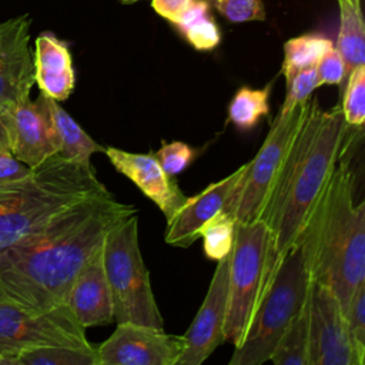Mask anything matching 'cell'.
I'll return each instance as SVG.
<instances>
[{"label": "cell", "instance_id": "cell-7", "mask_svg": "<svg viewBox=\"0 0 365 365\" xmlns=\"http://www.w3.org/2000/svg\"><path fill=\"white\" fill-rule=\"evenodd\" d=\"M271 234L259 218L237 221L228 272L225 342L240 345L271 281Z\"/></svg>", "mask_w": 365, "mask_h": 365}, {"label": "cell", "instance_id": "cell-17", "mask_svg": "<svg viewBox=\"0 0 365 365\" xmlns=\"http://www.w3.org/2000/svg\"><path fill=\"white\" fill-rule=\"evenodd\" d=\"M66 305L84 328L114 322L111 291L103 267L101 248L74 278Z\"/></svg>", "mask_w": 365, "mask_h": 365}, {"label": "cell", "instance_id": "cell-28", "mask_svg": "<svg viewBox=\"0 0 365 365\" xmlns=\"http://www.w3.org/2000/svg\"><path fill=\"white\" fill-rule=\"evenodd\" d=\"M349 341L358 365L365 362V282L356 287L345 307Z\"/></svg>", "mask_w": 365, "mask_h": 365}, {"label": "cell", "instance_id": "cell-16", "mask_svg": "<svg viewBox=\"0 0 365 365\" xmlns=\"http://www.w3.org/2000/svg\"><path fill=\"white\" fill-rule=\"evenodd\" d=\"M245 164L222 180L207 185L197 195L187 198L180 210L167 221L164 240L178 248H188L200 238L201 227L215 214L224 210L225 200L235 187Z\"/></svg>", "mask_w": 365, "mask_h": 365}, {"label": "cell", "instance_id": "cell-34", "mask_svg": "<svg viewBox=\"0 0 365 365\" xmlns=\"http://www.w3.org/2000/svg\"><path fill=\"white\" fill-rule=\"evenodd\" d=\"M29 171L30 168L17 161L13 155L0 153V181L23 177Z\"/></svg>", "mask_w": 365, "mask_h": 365}, {"label": "cell", "instance_id": "cell-29", "mask_svg": "<svg viewBox=\"0 0 365 365\" xmlns=\"http://www.w3.org/2000/svg\"><path fill=\"white\" fill-rule=\"evenodd\" d=\"M285 83H287V96L278 111L282 114L289 113L298 104H302L304 101H307L311 97L312 91L317 87H319L315 67H308V68L295 71L292 76H289L285 80Z\"/></svg>", "mask_w": 365, "mask_h": 365}, {"label": "cell", "instance_id": "cell-31", "mask_svg": "<svg viewBox=\"0 0 365 365\" xmlns=\"http://www.w3.org/2000/svg\"><path fill=\"white\" fill-rule=\"evenodd\" d=\"M155 157L160 161L163 170L168 175L175 177L194 161L195 150L182 141L163 143L155 153Z\"/></svg>", "mask_w": 365, "mask_h": 365}, {"label": "cell", "instance_id": "cell-23", "mask_svg": "<svg viewBox=\"0 0 365 365\" xmlns=\"http://www.w3.org/2000/svg\"><path fill=\"white\" fill-rule=\"evenodd\" d=\"M272 83L264 88L241 87L228 104V120L240 131L252 130L261 117L269 113V93Z\"/></svg>", "mask_w": 365, "mask_h": 365}, {"label": "cell", "instance_id": "cell-14", "mask_svg": "<svg viewBox=\"0 0 365 365\" xmlns=\"http://www.w3.org/2000/svg\"><path fill=\"white\" fill-rule=\"evenodd\" d=\"M34 86V63L30 48L27 14L0 24V110L30 98Z\"/></svg>", "mask_w": 365, "mask_h": 365}, {"label": "cell", "instance_id": "cell-32", "mask_svg": "<svg viewBox=\"0 0 365 365\" xmlns=\"http://www.w3.org/2000/svg\"><path fill=\"white\" fill-rule=\"evenodd\" d=\"M315 68L318 76V86H324V84L341 86L348 76L345 61L339 54V51L335 48V46L329 48L319 58Z\"/></svg>", "mask_w": 365, "mask_h": 365}, {"label": "cell", "instance_id": "cell-6", "mask_svg": "<svg viewBox=\"0 0 365 365\" xmlns=\"http://www.w3.org/2000/svg\"><path fill=\"white\" fill-rule=\"evenodd\" d=\"M103 267L111 291L114 321L164 329L150 272L138 242V217L133 214L115 224L101 245Z\"/></svg>", "mask_w": 365, "mask_h": 365}, {"label": "cell", "instance_id": "cell-25", "mask_svg": "<svg viewBox=\"0 0 365 365\" xmlns=\"http://www.w3.org/2000/svg\"><path fill=\"white\" fill-rule=\"evenodd\" d=\"M16 365H97L96 349L50 345L37 346L17 355Z\"/></svg>", "mask_w": 365, "mask_h": 365}, {"label": "cell", "instance_id": "cell-24", "mask_svg": "<svg viewBox=\"0 0 365 365\" xmlns=\"http://www.w3.org/2000/svg\"><path fill=\"white\" fill-rule=\"evenodd\" d=\"M332 47V40L318 33L289 38L284 44L282 74L285 80L298 70L315 67L319 58Z\"/></svg>", "mask_w": 365, "mask_h": 365}, {"label": "cell", "instance_id": "cell-1", "mask_svg": "<svg viewBox=\"0 0 365 365\" xmlns=\"http://www.w3.org/2000/svg\"><path fill=\"white\" fill-rule=\"evenodd\" d=\"M137 214L110 191L84 198L0 252V304L41 312L64 305L107 232Z\"/></svg>", "mask_w": 365, "mask_h": 365}, {"label": "cell", "instance_id": "cell-35", "mask_svg": "<svg viewBox=\"0 0 365 365\" xmlns=\"http://www.w3.org/2000/svg\"><path fill=\"white\" fill-rule=\"evenodd\" d=\"M0 151L4 154H10V141H9V133L4 121V114L0 110Z\"/></svg>", "mask_w": 365, "mask_h": 365}, {"label": "cell", "instance_id": "cell-8", "mask_svg": "<svg viewBox=\"0 0 365 365\" xmlns=\"http://www.w3.org/2000/svg\"><path fill=\"white\" fill-rule=\"evenodd\" d=\"M309 98L289 113H278L257 155L245 163L244 171L222 210L231 214L235 221L258 218L274 177L308 113Z\"/></svg>", "mask_w": 365, "mask_h": 365}, {"label": "cell", "instance_id": "cell-4", "mask_svg": "<svg viewBox=\"0 0 365 365\" xmlns=\"http://www.w3.org/2000/svg\"><path fill=\"white\" fill-rule=\"evenodd\" d=\"M107 191L93 167L58 154L23 177L0 181V252L76 202Z\"/></svg>", "mask_w": 365, "mask_h": 365}, {"label": "cell", "instance_id": "cell-22", "mask_svg": "<svg viewBox=\"0 0 365 365\" xmlns=\"http://www.w3.org/2000/svg\"><path fill=\"white\" fill-rule=\"evenodd\" d=\"M269 361L275 365H309L308 298L282 332Z\"/></svg>", "mask_w": 365, "mask_h": 365}, {"label": "cell", "instance_id": "cell-30", "mask_svg": "<svg viewBox=\"0 0 365 365\" xmlns=\"http://www.w3.org/2000/svg\"><path fill=\"white\" fill-rule=\"evenodd\" d=\"M222 17L231 23L257 21L265 19L262 0H207Z\"/></svg>", "mask_w": 365, "mask_h": 365}, {"label": "cell", "instance_id": "cell-18", "mask_svg": "<svg viewBox=\"0 0 365 365\" xmlns=\"http://www.w3.org/2000/svg\"><path fill=\"white\" fill-rule=\"evenodd\" d=\"M34 83L41 94L56 100H67L76 86L73 57L66 41L50 31L37 36L33 51Z\"/></svg>", "mask_w": 365, "mask_h": 365}, {"label": "cell", "instance_id": "cell-27", "mask_svg": "<svg viewBox=\"0 0 365 365\" xmlns=\"http://www.w3.org/2000/svg\"><path fill=\"white\" fill-rule=\"evenodd\" d=\"M345 80L342 115L348 125L361 128L365 121V64L352 68Z\"/></svg>", "mask_w": 365, "mask_h": 365}, {"label": "cell", "instance_id": "cell-10", "mask_svg": "<svg viewBox=\"0 0 365 365\" xmlns=\"http://www.w3.org/2000/svg\"><path fill=\"white\" fill-rule=\"evenodd\" d=\"M309 365H358L345 312L332 289L309 281Z\"/></svg>", "mask_w": 365, "mask_h": 365}, {"label": "cell", "instance_id": "cell-20", "mask_svg": "<svg viewBox=\"0 0 365 365\" xmlns=\"http://www.w3.org/2000/svg\"><path fill=\"white\" fill-rule=\"evenodd\" d=\"M339 30L335 48L342 56L346 73L365 64V24L359 0H338Z\"/></svg>", "mask_w": 365, "mask_h": 365}, {"label": "cell", "instance_id": "cell-19", "mask_svg": "<svg viewBox=\"0 0 365 365\" xmlns=\"http://www.w3.org/2000/svg\"><path fill=\"white\" fill-rule=\"evenodd\" d=\"M46 100L58 140V155L84 167H93L90 161L91 155L104 151V147L97 144L58 101L47 96Z\"/></svg>", "mask_w": 365, "mask_h": 365}, {"label": "cell", "instance_id": "cell-2", "mask_svg": "<svg viewBox=\"0 0 365 365\" xmlns=\"http://www.w3.org/2000/svg\"><path fill=\"white\" fill-rule=\"evenodd\" d=\"M351 125L341 106L321 108L309 98L308 113L294 137L262 204L259 220L271 234V278L295 244L307 214L351 144Z\"/></svg>", "mask_w": 365, "mask_h": 365}, {"label": "cell", "instance_id": "cell-37", "mask_svg": "<svg viewBox=\"0 0 365 365\" xmlns=\"http://www.w3.org/2000/svg\"><path fill=\"white\" fill-rule=\"evenodd\" d=\"M0 153H1V151H0ZM3 154H4V153H3Z\"/></svg>", "mask_w": 365, "mask_h": 365}, {"label": "cell", "instance_id": "cell-12", "mask_svg": "<svg viewBox=\"0 0 365 365\" xmlns=\"http://www.w3.org/2000/svg\"><path fill=\"white\" fill-rule=\"evenodd\" d=\"M10 141V155L29 168L38 167L58 154V140L48 113L46 96L3 111Z\"/></svg>", "mask_w": 365, "mask_h": 365}, {"label": "cell", "instance_id": "cell-15", "mask_svg": "<svg viewBox=\"0 0 365 365\" xmlns=\"http://www.w3.org/2000/svg\"><path fill=\"white\" fill-rule=\"evenodd\" d=\"M104 153L114 168L133 181L160 208L167 221L188 198L180 190L174 177L163 170L155 154L128 153L115 147H106Z\"/></svg>", "mask_w": 365, "mask_h": 365}, {"label": "cell", "instance_id": "cell-36", "mask_svg": "<svg viewBox=\"0 0 365 365\" xmlns=\"http://www.w3.org/2000/svg\"><path fill=\"white\" fill-rule=\"evenodd\" d=\"M118 1H121V3H125V4H128V3H134V1H138V0H118Z\"/></svg>", "mask_w": 365, "mask_h": 365}, {"label": "cell", "instance_id": "cell-26", "mask_svg": "<svg viewBox=\"0 0 365 365\" xmlns=\"http://www.w3.org/2000/svg\"><path fill=\"white\" fill-rule=\"evenodd\" d=\"M235 224L237 221L231 214L220 211L201 227L200 238L207 258L220 261L232 251Z\"/></svg>", "mask_w": 365, "mask_h": 365}, {"label": "cell", "instance_id": "cell-3", "mask_svg": "<svg viewBox=\"0 0 365 365\" xmlns=\"http://www.w3.org/2000/svg\"><path fill=\"white\" fill-rule=\"evenodd\" d=\"M355 174L339 158L314 201L295 242L304 251L309 279L332 289L342 309L365 282V201L355 204Z\"/></svg>", "mask_w": 365, "mask_h": 365}, {"label": "cell", "instance_id": "cell-5", "mask_svg": "<svg viewBox=\"0 0 365 365\" xmlns=\"http://www.w3.org/2000/svg\"><path fill=\"white\" fill-rule=\"evenodd\" d=\"M309 281L302 247L295 242L275 268L230 365H261L271 359L282 332L308 298Z\"/></svg>", "mask_w": 365, "mask_h": 365}, {"label": "cell", "instance_id": "cell-13", "mask_svg": "<svg viewBox=\"0 0 365 365\" xmlns=\"http://www.w3.org/2000/svg\"><path fill=\"white\" fill-rule=\"evenodd\" d=\"M231 252L217 261L205 298L191 325L182 335L184 349L177 365H201L225 342L224 324L228 304V272Z\"/></svg>", "mask_w": 365, "mask_h": 365}, {"label": "cell", "instance_id": "cell-33", "mask_svg": "<svg viewBox=\"0 0 365 365\" xmlns=\"http://www.w3.org/2000/svg\"><path fill=\"white\" fill-rule=\"evenodd\" d=\"M191 0H153L154 10L165 20L174 23L187 9Z\"/></svg>", "mask_w": 365, "mask_h": 365}, {"label": "cell", "instance_id": "cell-11", "mask_svg": "<svg viewBox=\"0 0 365 365\" xmlns=\"http://www.w3.org/2000/svg\"><path fill=\"white\" fill-rule=\"evenodd\" d=\"M182 349V335L134 322H118L114 332L96 346V354L97 365H177Z\"/></svg>", "mask_w": 365, "mask_h": 365}, {"label": "cell", "instance_id": "cell-9", "mask_svg": "<svg viewBox=\"0 0 365 365\" xmlns=\"http://www.w3.org/2000/svg\"><path fill=\"white\" fill-rule=\"evenodd\" d=\"M50 345L96 349L66 304L41 312L0 304V365H16L19 354Z\"/></svg>", "mask_w": 365, "mask_h": 365}, {"label": "cell", "instance_id": "cell-21", "mask_svg": "<svg viewBox=\"0 0 365 365\" xmlns=\"http://www.w3.org/2000/svg\"><path fill=\"white\" fill-rule=\"evenodd\" d=\"M173 24L200 51L212 50L220 44L221 33L212 19L207 0H191Z\"/></svg>", "mask_w": 365, "mask_h": 365}]
</instances>
